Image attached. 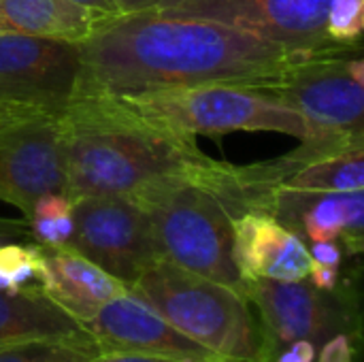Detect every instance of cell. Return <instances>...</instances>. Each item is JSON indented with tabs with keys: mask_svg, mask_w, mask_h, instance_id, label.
<instances>
[{
	"mask_svg": "<svg viewBox=\"0 0 364 362\" xmlns=\"http://www.w3.org/2000/svg\"><path fill=\"white\" fill-rule=\"evenodd\" d=\"M79 43L0 32V100L60 115L75 98Z\"/></svg>",
	"mask_w": 364,
	"mask_h": 362,
	"instance_id": "9",
	"label": "cell"
},
{
	"mask_svg": "<svg viewBox=\"0 0 364 362\" xmlns=\"http://www.w3.org/2000/svg\"><path fill=\"white\" fill-rule=\"evenodd\" d=\"M352 354H354V350L350 344V335L339 333L324 344L320 362H352Z\"/></svg>",
	"mask_w": 364,
	"mask_h": 362,
	"instance_id": "22",
	"label": "cell"
},
{
	"mask_svg": "<svg viewBox=\"0 0 364 362\" xmlns=\"http://www.w3.org/2000/svg\"><path fill=\"white\" fill-rule=\"evenodd\" d=\"M0 292H43L38 245L0 243Z\"/></svg>",
	"mask_w": 364,
	"mask_h": 362,
	"instance_id": "20",
	"label": "cell"
},
{
	"mask_svg": "<svg viewBox=\"0 0 364 362\" xmlns=\"http://www.w3.org/2000/svg\"><path fill=\"white\" fill-rule=\"evenodd\" d=\"M85 326L100 354L128 352L183 362H232L186 337L130 288L105 303Z\"/></svg>",
	"mask_w": 364,
	"mask_h": 362,
	"instance_id": "11",
	"label": "cell"
},
{
	"mask_svg": "<svg viewBox=\"0 0 364 362\" xmlns=\"http://www.w3.org/2000/svg\"><path fill=\"white\" fill-rule=\"evenodd\" d=\"M156 130L194 139L198 134L284 132L305 139L303 117L273 92L239 83H205L113 96Z\"/></svg>",
	"mask_w": 364,
	"mask_h": 362,
	"instance_id": "5",
	"label": "cell"
},
{
	"mask_svg": "<svg viewBox=\"0 0 364 362\" xmlns=\"http://www.w3.org/2000/svg\"><path fill=\"white\" fill-rule=\"evenodd\" d=\"M235 262L243 282H301L309 277L311 256L305 241L264 213L232 220Z\"/></svg>",
	"mask_w": 364,
	"mask_h": 362,
	"instance_id": "14",
	"label": "cell"
},
{
	"mask_svg": "<svg viewBox=\"0 0 364 362\" xmlns=\"http://www.w3.org/2000/svg\"><path fill=\"white\" fill-rule=\"evenodd\" d=\"M36 115H45V113L34 111V109H28V107H21V105H15V102L0 100V130L6 128V126H13V124L32 119Z\"/></svg>",
	"mask_w": 364,
	"mask_h": 362,
	"instance_id": "25",
	"label": "cell"
},
{
	"mask_svg": "<svg viewBox=\"0 0 364 362\" xmlns=\"http://www.w3.org/2000/svg\"><path fill=\"white\" fill-rule=\"evenodd\" d=\"M309 277H311V284L318 290L335 292L337 290V284H339V267H328V265H320V262H314L311 260V265H309Z\"/></svg>",
	"mask_w": 364,
	"mask_h": 362,
	"instance_id": "24",
	"label": "cell"
},
{
	"mask_svg": "<svg viewBox=\"0 0 364 362\" xmlns=\"http://www.w3.org/2000/svg\"><path fill=\"white\" fill-rule=\"evenodd\" d=\"M331 0H181L162 11L179 17H200L220 21L307 60L322 53L360 51L333 45L326 32Z\"/></svg>",
	"mask_w": 364,
	"mask_h": 362,
	"instance_id": "8",
	"label": "cell"
},
{
	"mask_svg": "<svg viewBox=\"0 0 364 362\" xmlns=\"http://www.w3.org/2000/svg\"><path fill=\"white\" fill-rule=\"evenodd\" d=\"M130 290L168 324L232 362H269L271 339L260 335L247 299L168 260L154 262Z\"/></svg>",
	"mask_w": 364,
	"mask_h": 362,
	"instance_id": "4",
	"label": "cell"
},
{
	"mask_svg": "<svg viewBox=\"0 0 364 362\" xmlns=\"http://www.w3.org/2000/svg\"><path fill=\"white\" fill-rule=\"evenodd\" d=\"M30 339H92V335L43 292H0V346Z\"/></svg>",
	"mask_w": 364,
	"mask_h": 362,
	"instance_id": "17",
	"label": "cell"
},
{
	"mask_svg": "<svg viewBox=\"0 0 364 362\" xmlns=\"http://www.w3.org/2000/svg\"><path fill=\"white\" fill-rule=\"evenodd\" d=\"M90 362H183L164 358V356H151V354H128V352H102Z\"/></svg>",
	"mask_w": 364,
	"mask_h": 362,
	"instance_id": "28",
	"label": "cell"
},
{
	"mask_svg": "<svg viewBox=\"0 0 364 362\" xmlns=\"http://www.w3.org/2000/svg\"><path fill=\"white\" fill-rule=\"evenodd\" d=\"M316 356H318V348L307 339H299V341H292L290 350L284 352L277 362H314Z\"/></svg>",
	"mask_w": 364,
	"mask_h": 362,
	"instance_id": "27",
	"label": "cell"
},
{
	"mask_svg": "<svg viewBox=\"0 0 364 362\" xmlns=\"http://www.w3.org/2000/svg\"><path fill=\"white\" fill-rule=\"evenodd\" d=\"M122 15L124 13H139V11H166L181 0H115Z\"/></svg>",
	"mask_w": 364,
	"mask_h": 362,
	"instance_id": "26",
	"label": "cell"
},
{
	"mask_svg": "<svg viewBox=\"0 0 364 362\" xmlns=\"http://www.w3.org/2000/svg\"><path fill=\"white\" fill-rule=\"evenodd\" d=\"M38 256L43 294L81 324H87L105 303L128 290L119 280L70 247L38 245Z\"/></svg>",
	"mask_w": 364,
	"mask_h": 362,
	"instance_id": "15",
	"label": "cell"
},
{
	"mask_svg": "<svg viewBox=\"0 0 364 362\" xmlns=\"http://www.w3.org/2000/svg\"><path fill=\"white\" fill-rule=\"evenodd\" d=\"M364 28V0H331L326 32L341 49H360Z\"/></svg>",
	"mask_w": 364,
	"mask_h": 362,
	"instance_id": "21",
	"label": "cell"
},
{
	"mask_svg": "<svg viewBox=\"0 0 364 362\" xmlns=\"http://www.w3.org/2000/svg\"><path fill=\"white\" fill-rule=\"evenodd\" d=\"M256 213L271 215L303 241H341L350 254L364 250V192H309L273 188Z\"/></svg>",
	"mask_w": 364,
	"mask_h": 362,
	"instance_id": "13",
	"label": "cell"
},
{
	"mask_svg": "<svg viewBox=\"0 0 364 362\" xmlns=\"http://www.w3.org/2000/svg\"><path fill=\"white\" fill-rule=\"evenodd\" d=\"M282 188L309 192H358L364 190V147L346 149L301 164Z\"/></svg>",
	"mask_w": 364,
	"mask_h": 362,
	"instance_id": "18",
	"label": "cell"
},
{
	"mask_svg": "<svg viewBox=\"0 0 364 362\" xmlns=\"http://www.w3.org/2000/svg\"><path fill=\"white\" fill-rule=\"evenodd\" d=\"M79 53L75 96H130L205 83L271 90L301 60L252 32L162 11L102 19L79 43Z\"/></svg>",
	"mask_w": 364,
	"mask_h": 362,
	"instance_id": "1",
	"label": "cell"
},
{
	"mask_svg": "<svg viewBox=\"0 0 364 362\" xmlns=\"http://www.w3.org/2000/svg\"><path fill=\"white\" fill-rule=\"evenodd\" d=\"M68 2H75L79 6H85L98 15H105V17H115V15H122L119 6L115 0H68Z\"/></svg>",
	"mask_w": 364,
	"mask_h": 362,
	"instance_id": "29",
	"label": "cell"
},
{
	"mask_svg": "<svg viewBox=\"0 0 364 362\" xmlns=\"http://www.w3.org/2000/svg\"><path fill=\"white\" fill-rule=\"evenodd\" d=\"M98 354L94 339H30L0 346V362H90Z\"/></svg>",
	"mask_w": 364,
	"mask_h": 362,
	"instance_id": "19",
	"label": "cell"
},
{
	"mask_svg": "<svg viewBox=\"0 0 364 362\" xmlns=\"http://www.w3.org/2000/svg\"><path fill=\"white\" fill-rule=\"evenodd\" d=\"M360 51L322 53L294 62L269 90L305 122L307 134L292 154L316 158L364 147V85L350 77V58Z\"/></svg>",
	"mask_w": 364,
	"mask_h": 362,
	"instance_id": "6",
	"label": "cell"
},
{
	"mask_svg": "<svg viewBox=\"0 0 364 362\" xmlns=\"http://www.w3.org/2000/svg\"><path fill=\"white\" fill-rule=\"evenodd\" d=\"M130 198L149 215L160 260L228 286L243 297L245 282L232 252V218L211 190L190 175H171L147 183Z\"/></svg>",
	"mask_w": 364,
	"mask_h": 362,
	"instance_id": "3",
	"label": "cell"
},
{
	"mask_svg": "<svg viewBox=\"0 0 364 362\" xmlns=\"http://www.w3.org/2000/svg\"><path fill=\"white\" fill-rule=\"evenodd\" d=\"M307 250H309L311 260L320 262V265L339 267L343 260V252H341V245L337 241H316Z\"/></svg>",
	"mask_w": 364,
	"mask_h": 362,
	"instance_id": "23",
	"label": "cell"
},
{
	"mask_svg": "<svg viewBox=\"0 0 364 362\" xmlns=\"http://www.w3.org/2000/svg\"><path fill=\"white\" fill-rule=\"evenodd\" d=\"M66 196H130L147 183L190 175L207 156L194 139L151 128L113 96H75L58 115Z\"/></svg>",
	"mask_w": 364,
	"mask_h": 362,
	"instance_id": "2",
	"label": "cell"
},
{
	"mask_svg": "<svg viewBox=\"0 0 364 362\" xmlns=\"http://www.w3.org/2000/svg\"><path fill=\"white\" fill-rule=\"evenodd\" d=\"M75 250L124 286H132L160 252L147 211L130 196H81L73 201Z\"/></svg>",
	"mask_w": 364,
	"mask_h": 362,
	"instance_id": "7",
	"label": "cell"
},
{
	"mask_svg": "<svg viewBox=\"0 0 364 362\" xmlns=\"http://www.w3.org/2000/svg\"><path fill=\"white\" fill-rule=\"evenodd\" d=\"M102 19L68 0H0V32L83 43Z\"/></svg>",
	"mask_w": 364,
	"mask_h": 362,
	"instance_id": "16",
	"label": "cell"
},
{
	"mask_svg": "<svg viewBox=\"0 0 364 362\" xmlns=\"http://www.w3.org/2000/svg\"><path fill=\"white\" fill-rule=\"evenodd\" d=\"M243 297L260 309L262 324L275 344L307 339L318 346L350 324V312L341 299H331V292L318 290L307 280L245 282Z\"/></svg>",
	"mask_w": 364,
	"mask_h": 362,
	"instance_id": "12",
	"label": "cell"
},
{
	"mask_svg": "<svg viewBox=\"0 0 364 362\" xmlns=\"http://www.w3.org/2000/svg\"><path fill=\"white\" fill-rule=\"evenodd\" d=\"M66 194L64 132L58 115L32 119L0 130V201L17 207L26 220L38 196Z\"/></svg>",
	"mask_w": 364,
	"mask_h": 362,
	"instance_id": "10",
	"label": "cell"
}]
</instances>
